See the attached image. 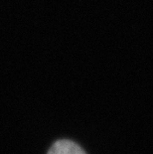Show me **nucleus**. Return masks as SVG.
Masks as SVG:
<instances>
[{"mask_svg": "<svg viewBox=\"0 0 153 154\" xmlns=\"http://www.w3.org/2000/svg\"><path fill=\"white\" fill-rule=\"evenodd\" d=\"M48 154H86V152L71 140H59L52 145Z\"/></svg>", "mask_w": 153, "mask_h": 154, "instance_id": "f257e3e1", "label": "nucleus"}]
</instances>
